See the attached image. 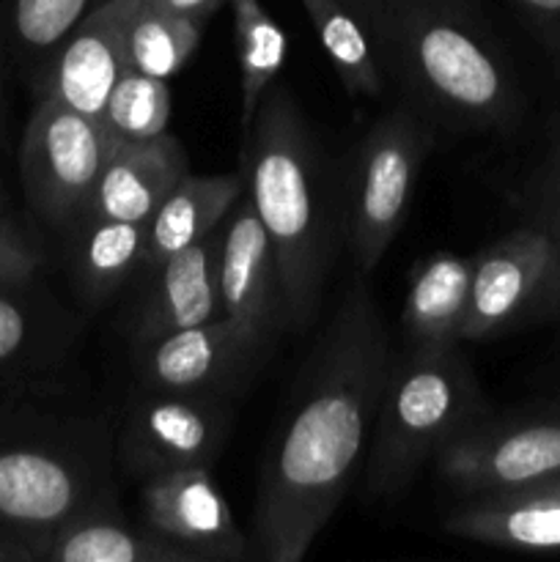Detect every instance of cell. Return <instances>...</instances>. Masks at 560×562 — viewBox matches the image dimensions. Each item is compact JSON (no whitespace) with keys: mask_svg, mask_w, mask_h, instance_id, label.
<instances>
[{"mask_svg":"<svg viewBox=\"0 0 560 562\" xmlns=\"http://www.w3.org/2000/svg\"><path fill=\"white\" fill-rule=\"evenodd\" d=\"M390 366L388 324L357 272L313 340L264 456L250 532L258 558L300 562L333 519L366 459Z\"/></svg>","mask_w":560,"mask_h":562,"instance_id":"cell-1","label":"cell"},{"mask_svg":"<svg viewBox=\"0 0 560 562\" xmlns=\"http://www.w3.org/2000/svg\"><path fill=\"white\" fill-rule=\"evenodd\" d=\"M245 192L272 241L289 329L311 327L344 245L340 165L329 159L294 93L272 86L242 130Z\"/></svg>","mask_w":560,"mask_h":562,"instance_id":"cell-2","label":"cell"},{"mask_svg":"<svg viewBox=\"0 0 560 562\" xmlns=\"http://www.w3.org/2000/svg\"><path fill=\"white\" fill-rule=\"evenodd\" d=\"M379 60L390 88L434 126L500 135L525 115V91L478 0H404Z\"/></svg>","mask_w":560,"mask_h":562,"instance_id":"cell-3","label":"cell"},{"mask_svg":"<svg viewBox=\"0 0 560 562\" xmlns=\"http://www.w3.org/2000/svg\"><path fill=\"white\" fill-rule=\"evenodd\" d=\"M115 439L104 417L0 426V530L44 560L55 532L115 503Z\"/></svg>","mask_w":560,"mask_h":562,"instance_id":"cell-4","label":"cell"},{"mask_svg":"<svg viewBox=\"0 0 560 562\" xmlns=\"http://www.w3.org/2000/svg\"><path fill=\"white\" fill-rule=\"evenodd\" d=\"M492 415L461 344L393 355L373 417L362 494L395 499L443 448Z\"/></svg>","mask_w":560,"mask_h":562,"instance_id":"cell-5","label":"cell"},{"mask_svg":"<svg viewBox=\"0 0 560 562\" xmlns=\"http://www.w3.org/2000/svg\"><path fill=\"white\" fill-rule=\"evenodd\" d=\"M437 126L406 99H395L340 165L344 245L360 274H371L399 236Z\"/></svg>","mask_w":560,"mask_h":562,"instance_id":"cell-6","label":"cell"},{"mask_svg":"<svg viewBox=\"0 0 560 562\" xmlns=\"http://www.w3.org/2000/svg\"><path fill=\"white\" fill-rule=\"evenodd\" d=\"M108 157L97 119L36 97L20 146V176L33 214L66 234L86 214Z\"/></svg>","mask_w":560,"mask_h":562,"instance_id":"cell-7","label":"cell"},{"mask_svg":"<svg viewBox=\"0 0 560 562\" xmlns=\"http://www.w3.org/2000/svg\"><path fill=\"white\" fill-rule=\"evenodd\" d=\"M437 475L467 497L508 494L560 472V406L483 417L434 459Z\"/></svg>","mask_w":560,"mask_h":562,"instance_id":"cell-8","label":"cell"},{"mask_svg":"<svg viewBox=\"0 0 560 562\" xmlns=\"http://www.w3.org/2000/svg\"><path fill=\"white\" fill-rule=\"evenodd\" d=\"M560 313L558 258L547 236L522 223L472 256L461 344H478Z\"/></svg>","mask_w":560,"mask_h":562,"instance_id":"cell-9","label":"cell"},{"mask_svg":"<svg viewBox=\"0 0 560 562\" xmlns=\"http://www.w3.org/2000/svg\"><path fill=\"white\" fill-rule=\"evenodd\" d=\"M234 426V401L141 387L115 434V456L135 481L214 467Z\"/></svg>","mask_w":560,"mask_h":562,"instance_id":"cell-10","label":"cell"},{"mask_svg":"<svg viewBox=\"0 0 560 562\" xmlns=\"http://www.w3.org/2000/svg\"><path fill=\"white\" fill-rule=\"evenodd\" d=\"M278 340L231 318H212L132 349L141 387L228 398L258 376Z\"/></svg>","mask_w":560,"mask_h":562,"instance_id":"cell-11","label":"cell"},{"mask_svg":"<svg viewBox=\"0 0 560 562\" xmlns=\"http://www.w3.org/2000/svg\"><path fill=\"white\" fill-rule=\"evenodd\" d=\"M137 521L195 562L242 560L250 538L239 530L212 467L159 472L137 488Z\"/></svg>","mask_w":560,"mask_h":562,"instance_id":"cell-12","label":"cell"},{"mask_svg":"<svg viewBox=\"0 0 560 562\" xmlns=\"http://www.w3.org/2000/svg\"><path fill=\"white\" fill-rule=\"evenodd\" d=\"M143 0H104L64 38L47 69L33 82V97H47L99 119L121 71L126 69V31Z\"/></svg>","mask_w":560,"mask_h":562,"instance_id":"cell-13","label":"cell"},{"mask_svg":"<svg viewBox=\"0 0 560 562\" xmlns=\"http://www.w3.org/2000/svg\"><path fill=\"white\" fill-rule=\"evenodd\" d=\"M217 285L223 318L275 340L289 329L278 258L247 192L220 225Z\"/></svg>","mask_w":560,"mask_h":562,"instance_id":"cell-14","label":"cell"},{"mask_svg":"<svg viewBox=\"0 0 560 562\" xmlns=\"http://www.w3.org/2000/svg\"><path fill=\"white\" fill-rule=\"evenodd\" d=\"M217 258L220 228L143 274L146 285L132 316V349L220 318Z\"/></svg>","mask_w":560,"mask_h":562,"instance_id":"cell-15","label":"cell"},{"mask_svg":"<svg viewBox=\"0 0 560 562\" xmlns=\"http://www.w3.org/2000/svg\"><path fill=\"white\" fill-rule=\"evenodd\" d=\"M187 170L190 162L184 146L170 132L154 140L115 148L99 173L82 217L148 223Z\"/></svg>","mask_w":560,"mask_h":562,"instance_id":"cell-16","label":"cell"},{"mask_svg":"<svg viewBox=\"0 0 560 562\" xmlns=\"http://www.w3.org/2000/svg\"><path fill=\"white\" fill-rule=\"evenodd\" d=\"M242 192H245L242 170L217 176H198L187 170L179 184L159 203L157 212L148 217L146 258L141 274L152 272L184 247L214 234Z\"/></svg>","mask_w":560,"mask_h":562,"instance_id":"cell-17","label":"cell"},{"mask_svg":"<svg viewBox=\"0 0 560 562\" xmlns=\"http://www.w3.org/2000/svg\"><path fill=\"white\" fill-rule=\"evenodd\" d=\"M470 280L472 256L432 252L417 263L401 305L404 349H443L461 344Z\"/></svg>","mask_w":560,"mask_h":562,"instance_id":"cell-18","label":"cell"},{"mask_svg":"<svg viewBox=\"0 0 560 562\" xmlns=\"http://www.w3.org/2000/svg\"><path fill=\"white\" fill-rule=\"evenodd\" d=\"M445 530L486 547L560 552V499L525 492L470 497L448 514Z\"/></svg>","mask_w":560,"mask_h":562,"instance_id":"cell-19","label":"cell"},{"mask_svg":"<svg viewBox=\"0 0 560 562\" xmlns=\"http://www.w3.org/2000/svg\"><path fill=\"white\" fill-rule=\"evenodd\" d=\"M69 269L77 300L88 307H102L137 278L146 258V223L82 217L66 231Z\"/></svg>","mask_w":560,"mask_h":562,"instance_id":"cell-20","label":"cell"},{"mask_svg":"<svg viewBox=\"0 0 560 562\" xmlns=\"http://www.w3.org/2000/svg\"><path fill=\"white\" fill-rule=\"evenodd\" d=\"M49 562H195L184 549L163 541L141 521H130L119 505H99L60 527L49 541Z\"/></svg>","mask_w":560,"mask_h":562,"instance_id":"cell-21","label":"cell"},{"mask_svg":"<svg viewBox=\"0 0 560 562\" xmlns=\"http://www.w3.org/2000/svg\"><path fill=\"white\" fill-rule=\"evenodd\" d=\"M212 5H176L168 0H143L126 31V64L137 71L170 80L203 36Z\"/></svg>","mask_w":560,"mask_h":562,"instance_id":"cell-22","label":"cell"},{"mask_svg":"<svg viewBox=\"0 0 560 562\" xmlns=\"http://www.w3.org/2000/svg\"><path fill=\"white\" fill-rule=\"evenodd\" d=\"M307 11L324 55L351 97L382 99L388 75L366 22L344 0H300Z\"/></svg>","mask_w":560,"mask_h":562,"instance_id":"cell-23","label":"cell"},{"mask_svg":"<svg viewBox=\"0 0 560 562\" xmlns=\"http://www.w3.org/2000/svg\"><path fill=\"white\" fill-rule=\"evenodd\" d=\"M93 5L97 0H0L5 53L20 66L31 88Z\"/></svg>","mask_w":560,"mask_h":562,"instance_id":"cell-24","label":"cell"},{"mask_svg":"<svg viewBox=\"0 0 560 562\" xmlns=\"http://www.w3.org/2000/svg\"><path fill=\"white\" fill-rule=\"evenodd\" d=\"M236 55H239V126L247 130L264 93L285 60V33L261 0H234Z\"/></svg>","mask_w":560,"mask_h":562,"instance_id":"cell-25","label":"cell"},{"mask_svg":"<svg viewBox=\"0 0 560 562\" xmlns=\"http://www.w3.org/2000/svg\"><path fill=\"white\" fill-rule=\"evenodd\" d=\"M170 113L173 102H170L168 82L126 66L97 121L108 148L115 151L121 146H135L165 135Z\"/></svg>","mask_w":560,"mask_h":562,"instance_id":"cell-26","label":"cell"},{"mask_svg":"<svg viewBox=\"0 0 560 562\" xmlns=\"http://www.w3.org/2000/svg\"><path fill=\"white\" fill-rule=\"evenodd\" d=\"M522 223L541 231L555 247L560 283V115L549 124L547 140L519 190Z\"/></svg>","mask_w":560,"mask_h":562,"instance_id":"cell-27","label":"cell"},{"mask_svg":"<svg viewBox=\"0 0 560 562\" xmlns=\"http://www.w3.org/2000/svg\"><path fill=\"white\" fill-rule=\"evenodd\" d=\"M20 289L0 285V371L27 366L38 357L47 324L36 307L16 294Z\"/></svg>","mask_w":560,"mask_h":562,"instance_id":"cell-28","label":"cell"},{"mask_svg":"<svg viewBox=\"0 0 560 562\" xmlns=\"http://www.w3.org/2000/svg\"><path fill=\"white\" fill-rule=\"evenodd\" d=\"M42 267V252L0 209V285L25 289Z\"/></svg>","mask_w":560,"mask_h":562,"instance_id":"cell-29","label":"cell"},{"mask_svg":"<svg viewBox=\"0 0 560 562\" xmlns=\"http://www.w3.org/2000/svg\"><path fill=\"white\" fill-rule=\"evenodd\" d=\"M560 82V0H511Z\"/></svg>","mask_w":560,"mask_h":562,"instance_id":"cell-30","label":"cell"},{"mask_svg":"<svg viewBox=\"0 0 560 562\" xmlns=\"http://www.w3.org/2000/svg\"><path fill=\"white\" fill-rule=\"evenodd\" d=\"M344 3L349 5L362 22H366L373 42H377V53H379V42H382L390 20H393V14L399 11V5L404 3V0H344Z\"/></svg>","mask_w":560,"mask_h":562,"instance_id":"cell-31","label":"cell"},{"mask_svg":"<svg viewBox=\"0 0 560 562\" xmlns=\"http://www.w3.org/2000/svg\"><path fill=\"white\" fill-rule=\"evenodd\" d=\"M36 560V554L25 547L22 541H16L14 536H9L5 530H0V562H31Z\"/></svg>","mask_w":560,"mask_h":562,"instance_id":"cell-32","label":"cell"},{"mask_svg":"<svg viewBox=\"0 0 560 562\" xmlns=\"http://www.w3.org/2000/svg\"><path fill=\"white\" fill-rule=\"evenodd\" d=\"M519 492H525V494H538V497H549V499H560V472H558V475L547 477V481L533 483V486H527V488H519ZM508 494H511V492H508Z\"/></svg>","mask_w":560,"mask_h":562,"instance_id":"cell-33","label":"cell"},{"mask_svg":"<svg viewBox=\"0 0 560 562\" xmlns=\"http://www.w3.org/2000/svg\"><path fill=\"white\" fill-rule=\"evenodd\" d=\"M5 42H3V31H0V115H3V71H5Z\"/></svg>","mask_w":560,"mask_h":562,"instance_id":"cell-34","label":"cell"},{"mask_svg":"<svg viewBox=\"0 0 560 562\" xmlns=\"http://www.w3.org/2000/svg\"><path fill=\"white\" fill-rule=\"evenodd\" d=\"M0 209H5V198H3V190H0Z\"/></svg>","mask_w":560,"mask_h":562,"instance_id":"cell-35","label":"cell"},{"mask_svg":"<svg viewBox=\"0 0 560 562\" xmlns=\"http://www.w3.org/2000/svg\"><path fill=\"white\" fill-rule=\"evenodd\" d=\"M99 3H104V0H97V5H99Z\"/></svg>","mask_w":560,"mask_h":562,"instance_id":"cell-36","label":"cell"}]
</instances>
